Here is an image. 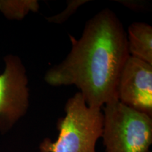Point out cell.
<instances>
[{"label": "cell", "instance_id": "cell-5", "mask_svg": "<svg viewBox=\"0 0 152 152\" xmlns=\"http://www.w3.org/2000/svg\"><path fill=\"white\" fill-rule=\"evenodd\" d=\"M117 96L125 106L152 117V65L129 56L120 75Z\"/></svg>", "mask_w": 152, "mask_h": 152}, {"label": "cell", "instance_id": "cell-1", "mask_svg": "<svg viewBox=\"0 0 152 152\" xmlns=\"http://www.w3.org/2000/svg\"><path fill=\"white\" fill-rule=\"evenodd\" d=\"M69 37L71 52L47 71L45 82L53 87L75 85L90 107L118 99L119 77L130 54L126 32L115 13L103 9L87 20L80 39Z\"/></svg>", "mask_w": 152, "mask_h": 152}, {"label": "cell", "instance_id": "cell-6", "mask_svg": "<svg viewBox=\"0 0 152 152\" xmlns=\"http://www.w3.org/2000/svg\"><path fill=\"white\" fill-rule=\"evenodd\" d=\"M127 34L130 56L152 65V27L142 22H134L128 27Z\"/></svg>", "mask_w": 152, "mask_h": 152}, {"label": "cell", "instance_id": "cell-7", "mask_svg": "<svg viewBox=\"0 0 152 152\" xmlns=\"http://www.w3.org/2000/svg\"><path fill=\"white\" fill-rule=\"evenodd\" d=\"M39 3L36 0L20 1H1L0 10L9 18L20 19L29 11L37 12L39 10Z\"/></svg>", "mask_w": 152, "mask_h": 152}, {"label": "cell", "instance_id": "cell-8", "mask_svg": "<svg viewBox=\"0 0 152 152\" xmlns=\"http://www.w3.org/2000/svg\"><path fill=\"white\" fill-rule=\"evenodd\" d=\"M87 0H71L67 1V7L64 9L60 14L46 18L47 20L50 23H62L65 22L71 17L72 14H73L77 10L79 7L83 5V4L87 2Z\"/></svg>", "mask_w": 152, "mask_h": 152}, {"label": "cell", "instance_id": "cell-3", "mask_svg": "<svg viewBox=\"0 0 152 152\" xmlns=\"http://www.w3.org/2000/svg\"><path fill=\"white\" fill-rule=\"evenodd\" d=\"M152 117L118 99L104 105L102 137L106 152H150Z\"/></svg>", "mask_w": 152, "mask_h": 152}, {"label": "cell", "instance_id": "cell-2", "mask_svg": "<svg viewBox=\"0 0 152 152\" xmlns=\"http://www.w3.org/2000/svg\"><path fill=\"white\" fill-rule=\"evenodd\" d=\"M65 116L58 119V136L56 141L45 138L40 152H96L95 146L103 130L101 108L87 105L78 92L66 102Z\"/></svg>", "mask_w": 152, "mask_h": 152}, {"label": "cell", "instance_id": "cell-4", "mask_svg": "<svg viewBox=\"0 0 152 152\" xmlns=\"http://www.w3.org/2000/svg\"><path fill=\"white\" fill-rule=\"evenodd\" d=\"M0 75V131L6 132L26 115L29 106L28 77L21 60L14 55L4 58Z\"/></svg>", "mask_w": 152, "mask_h": 152}]
</instances>
